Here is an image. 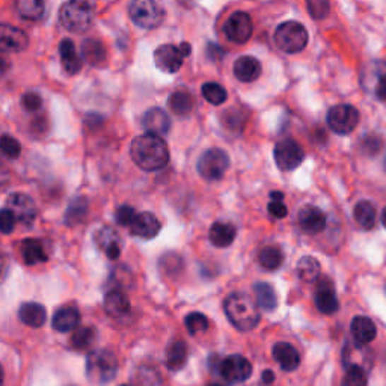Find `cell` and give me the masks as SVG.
I'll list each match as a JSON object with an SVG mask.
<instances>
[{
  "label": "cell",
  "mask_w": 386,
  "mask_h": 386,
  "mask_svg": "<svg viewBox=\"0 0 386 386\" xmlns=\"http://www.w3.org/2000/svg\"><path fill=\"white\" fill-rule=\"evenodd\" d=\"M160 269L168 275H177L183 269V259L174 252H169L160 258Z\"/></svg>",
  "instance_id": "42"
},
{
  "label": "cell",
  "mask_w": 386,
  "mask_h": 386,
  "mask_svg": "<svg viewBox=\"0 0 386 386\" xmlns=\"http://www.w3.org/2000/svg\"><path fill=\"white\" fill-rule=\"evenodd\" d=\"M0 146H2V153L8 158H17L21 154V145L13 136L4 134L2 141H0Z\"/></svg>",
  "instance_id": "43"
},
{
  "label": "cell",
  "mask_w": 386,
  "mask_h": 386,
  "mask_svg": "<svg viewBox=\"0 0 386 386\" xmlns=\"http://www.w3.org/2000/svg\"><path fill=\"white\" fill-rule=\"evenodd\" d=\"M88 213V199L83 197H77L74 198L70 206H68L66 211H65V223L68 226L73 225H78Z\"/></svg>",
  "instance_id": "36"
},
{
  "label": "cell",
  "mask_w": 386,
  "mask_h": 386,
  "mask_svg": "<svg viewBox=\"0 0 386 386\" xmlns=\"http://www.w3.org/2000/svg\"><path fill=\"white\" fill-rule=\"evenodd\" d=\"M130 156L133 162L144 171H160L169 162L166 142L157 134L145 133L131 142Z\"/></svg>",
  "instance_id": "1"
},
{
  "label": "cell",
  "mask_w": 386,
  "mask_h": 386,
  "mask_svg": "<svg viewBox=\"0 0 386 386\" xmlns=\"http://www.w3.org/2000/svg\"><path fill=\"white\" fill-rule=\"evenodd\" d=\"M350 332L353 337V341L359 346H367L373 343L378 337V327L370 317L365 315H358L351 320L350 324Z\"/></svg>",
  "instance_id": "17"
},
{
  "label": "cell",
  "mask_w": 386,
  "mask_h": 386,
  "mask_svg": "<svg viewBox=\"0 0 386 386\" xmlns=\"http://www.w3.org/2000/svg\"><path fill=\"white\" fill-rule=\"evenodd\" d=\"M264 386H267V385H264Z\"/></svg>",
  "instance_id": "61"
},
{
  "label": "cell",
  "mask_w": 386,
  "mask_h": 386,
  "mask_svg": "<svg viewBox=\"0 0 386 386\" xmlns=\"http://www.w3.org/2000/svg\"><path fill=\"white\" fill-rule=\"evenodd\" d=\"M230 168V157L221 148H211L204 153L198 160V172L207 181L221 180Z\"/></svg>",
  "instance_id": "6"
},
{
  "label": "cell",
  "mask_w": 386,
  "mask_h": 386,
  "mask_svg": "<svg viewBox=\"0 0 386 386\" xmlns=\"http://www.w3.org/2000/svg\"><path fill=\"white\" fill-rule=\"evenodd\" d=\"M209 386H223V385H219V383H213V385H209Z\"/></svg>",
  "instance_id": "57"
},
{
  "label": "cell",
  "mask_w": 386,
  "mask_h": 386,
  "mask_svg": "<svg viewBox=\"0 0 386 386\" xmlns=\"http://www.w3.org/2000/svg\"><path fill=\"white\" fill-rule=\"evenodd\" d=\"M136 210L131 206H121L117 213H115V219L117 223L122 225V226H130L136 218Z\"/></svg>",
  "instance_id": "44"
},
{
  "label": "cell",
  "mask_w": 386,
  "mask_h": 386,
  "mask_svg": "<svg viewBox=\"0 0 386 386\" xmlns=\"http://www.w3.org/2000/svg\"><path fill=\"white\" fill-rule=\"evenodd\" d=\"M121 386H130V385H121Z\"/></svg>",
  "instance_id": "59"
},
{
  "label": "cell",
  "mask_w": 386,
  "mask_h": 386,
  "mask_svg": "<svg viewBox=\"0 0 386 386\" xmlns=\"http://www.w3.org/2000/svg\"><path fill=\"white\" fill-rule=\"evenodd\" d=\"M308 8L312 17L323 18L324 16H327L329 0H308Z\"/></svg>",
  "instance_id": "47"
},
{
  "label": "cell",
  "mask_w": 386,
  "mask_h": 386,
  "mask_svg": "<svg viewBox=\"0 0 386 386\" xmlns=\"http://www.w3.org/2000/svg\"><path fill=\"white\" fill-rule=\"evenodd\" d=\"M162 230L160 221L157 219V216H154L150 211H144L136 214V218L133 223L130 225V231L133 235L145 238V240H151Z\"/></svg>",
  "instance_id": "14"
},
{
  "label": "cell",
  "mask_w": 386,
  "mask_h": 386,
  "mask_svg": "<svg viewBox=\"0 0 386 386\" xmlns=\"http://www.w3.org/2000/svg\"><path fill=\"white\" fill-rule=\"evenodd\" d=\"M187 346L185 341H174L166 349V367L171 371L183 370L187 362Z\"/></svg>",
  "instance_id": "28"
},
{
  "label": "cell",
  "mask_w": 386,
  "mask_h": 386,
  "mask_svg": "<svg viewBox=\"0 0 386 386\" xmlns=\"http://www.w3.org/2000/svg\"><path fill=\"white\" fill-rule=\"evenodd\" d=\"M271 355L283 371H294L300 365L298 349L288 343H276L271 350Z\"/></svg>",
  "instance_id": "21"
},
{
  "label": "cell",
  "mask_w": 386,
  "mask_h": 386,
  "mask_svg": "<svg viewBox=\"0 0 386 386\" xmlns=\"http://www.w3.org/2000/svg\"><path fill=\"white\" fill-rule=\"evenodd\" d=\"M118 373V359L106 349L90 351L86 358V376L95 385H106L115 379Z\"/></svg>",
  "instance_id": "3"
},
{
  "label": "cell",
  "mask_w": 386,
  "mask_h": 386,
  "mask_svg": "<svg viewBox=\"0 0 386 386\" xmlns=\"http://www.w3.org/2000/svg\"><path fill=\"white\" fill-rule=\"evenodd\" d=\"M180 50H181V53H183L185 56H189L190 54V44L189 42H183V44H181L180 45Z\"/></svg>",
  "instance_id": "54"
},
{
  "label": "cell",
  "mask_w": 386,
  "mask_h": 386,
  "mask_svg": "<svg viewBox=\"0 0 386 386\" xmlns=\"http://www.w3.org/2000/svg\"><path fill=\"white\" fill-rule=\"evenodd\" d=\"M59 56L62 61V66L66 73L70 74H77L82 70L83 61L78 56L74 42L71 40H62L59 44Z\"/></svg>",
  "instance_id": "27"
},
{
  "label": "cell",
  "mask_w": 386,
  "mask_h": 386,
  "mask_svg": "<svg viewBox=\"0 0 386 386\" xmlns=\"http://www.w3.org/2000/svg\"><path fill=\"white\" fill-rule=\"evenodd\" d=\"M202 97L206 98L209 103L214 106H221L225 103L226 98H228V94H226V89L222 85L216 82H209L202 85Z\"/></svg>",
  "instance_id": "38"
},
{
  "label": "cell",
  "mask_w": 386,
  "mask_h": 386,
  "mask_svg": "<svg viewBox=\"0 0 386 386\" xmlns=\"http://www.w3.org/2000/svg\"><path fill=\"white\" fill-rule=\"evenodd\" d=\"M270 197L274 198V201H282V198H283V195L281 192H271Z\"/></svg>",
  "instance_id": "55"
},
{
  "label": "cell",
  "mask_w": 386,
  "mask_h": 386,
  "mask_svg": "<svg viewBox=\"0 0 386 386\" xmlns=\"http://www.w3.org/2000/svg\"><path fill=\"white\" fill-rule=\"evenodd\" d=\"M341 386H368L365 368H362L359 365L349 367Z\"/></svg>",
  "instance_id": "40"
},
{
  "label": "cell",
  "mask_w": 386,
  "mask_h": 386,
  "mask_svg": "<svg viewBox=\"0 0 386 386\" xmlns=\"http://www.w3.org/2000/svg\"><path fill=\"white\" fill-rule=\"evenodd\" d=\"M168 105L175 115L185 117V115H189V113L193 110V97L189 90L180 89V90H175V93L169 97Z\"/></svg>",
  "instance_id": "34"
},
{
  "label": "cell",
  "mask_w": 386,
  "mask_h": 386,
  "mask_svg": "<svg viewBox=\"0 0 386 386\" xmlns=\"http://www.w3.org/2000/svg\"><path fill=\"white\" fill-rule=\"evenodd\" d=\"M376 95L379 100L386 101V73L379 77V82L376 85Z\"/></svg>",
  "instance_id": "51"
},
{
  "label": "cell",
  "mask_w": 386,
  "mask_h": 386,
  "mask_svg": "<svg viewBox=\"0 0 386 386\" xmlns=\"http://www.w3.org/2000/svg\"><path fill=\"white\" fill-rule=\"evenodd\" d=\"M261 380H263L264 385H271L275 380V373L271 370H266L263 371V374H261Z\"/></svg>",
  "instance_id": "53"
},
{
  "label": "cell",
  "mask_w": 386,
  "mask_h": 386,
  "mask_svg": "<svg viewBox=\"0 0 386 386\" xmlns=\"http://www.w3.org/2000/svg\"><path fill=\"white\" fill-rule=\"evenodd\" d=\"M385 293H386V286H385Z\"/></svg>",
  "instance_id": "60"
},
{
  "label": "cell",
  "mask_w": 386,
  "mask_h": 386,
  "mask_svg": "<svg viewBox=\"0 0 386 386\" xmlns=\"http://www.w3.org/2000/svg\"><path fill=\"white\" fill-rule=\"evenodd\" d=\"M16 216L9 209H4L2 213H0V230L6 235L11 234L16 228Z\"/></svg>",
  "instance_id": "45"
},
{
  "label": "cell",
  "mask_w": 386,
  "mask_h": 386,
  "mask_svg": "<svg viewBox=\"0 0 386 386\" xmlns=\"http://www.w3.org/2000/svg\"><path fill=\"white\" fill-rule=\"evenodd\" d=\"M362 146H364V151L368 154H376L379 151V148L382 146L380 141L378 138H365L364 142H362Z\"/></svg>",
  "instance_id": "50"
},
{
  "label": "cell",
  "mask_w": 386,
  "mask_h": 386,
  "mask_svg": "<svg viewBox=\"0 0 386 386\" xmlns=\"http://www.w3.org/2000/svg\"><path fill=\"white\" fill-rule=\"evenodd\" d=\"M226 319L240 332H249L259 323V310L257 303L242 293H233L223 303Z\"/></svg>",
  "instance_id": "2"
},
{
  "label": "cell",
  "mask_w": 386,
  "mask_h": 386,
  "mask_svg": "<svg viewBox=\"0 0 386 386\" xmlns=\"http://www.w3.org/2000/svg\"><path fill=\"white\" fill-rule=\"evenodd\" d=\"M223 32L226 38L235 44L246 42L249 38H251L254 32L251 16H249L247 13H243V11H237V13H234L228 18V21H226Z\"/></svg>",
  "instance_id": "11"
},
{
  "label": "cell",
  "mask_w": 386,
  "mask_h": 386,
  "mask_svg": "<svg viewBox=\"0 0 386 386\" xmlns=\"http://www.w3.org/2000/svg\"><path fill=\"white\" fill-rule=\"evenodd\" d=\"M237 230L233 223L228 222H214L210 228L209 238L216 247H228L234 243Z\"/></svg>",
  "instance_id": "26"
},
{
  "label": "cell",
  "mask_w": 386,
  "mask_h": 386,
  "mask_svg": "<svg viewBox=\"0 0 386 386\" xmlns=\"http://www.w3.org/2000/svg\"><path fill=\"white\" fill-rule=\"evenodd\" d=\"M6 209L14 213L16 219L25 225L33 223L37 219V206L26 193H13L8 197Z\"/></svg>",
  "instance_id": "12"
},
{
  "label": "cell",
  "mask_w": 386,
  "mask_h": 386,
  "mask_svg": "<svg viewBox=\"0 0 386 386\" xmlns=\"http://www.w3.org/2000/svg\"><path fill=\"white\" fill-rule=\"evenodd\" d=\"M183 59L185 54L181 53L180 47H175L172 44L160 45V47L154 52V62L157 68L168 74L177 73L181 65H183Z\"/></svg>",
  "instance_id": "13"
},
{
  "label": "cell",
  "mask_w": 386,
  "mask_h": 386,
  "mask_svg": "<svg viewBox=\"0 0 386 386\" xmlns=\"http://www.w3.org/2000/svg\"><path fill=\"white\" fill-rule=\"evenodd\" d=\"M93 5L88 0H66L59 11L61 25L74 33H83L88 30L93 23Z\"/></svg>",
  "instance_id": "4"
},
{
  "label": "cell",
  "mask_w": 386,
  "mask_h": 386,
  "mask_svg": "<svg viewBox=\"0 0 386 386\" xmlns=\"http://www.w3.org/2000/svg\"><path fill=\"white\" fill-rule=\"evenodd\" d=\"M274 157L281 171H294L305 160V153L296 141L283 139L275 145Z\"/></svg>",
  "instance_id": "9"
},
{
  "label": "cell",
  "mask_w": 386,
  "mask_h": 386,
  "mask_svg": "<svg viewBox=\"0 0 386 386\" xmlns=\"http://www.w3.org/2000/svg\"><path fill=\"white\" fill-rule=\"evenodd\" d=\"M353 218L362 230H373L378 221V210L370 201H359L355 206Z\"/></svg>",
  "instance_id": "30"
},
{
  "label": "cell",
  "mask_w": 386,
  "mask_h": 386,
  "mask_svg": "<svg viewBox=\"0 0 386 386\" xmlns=\"http://www.w3.org/2000/svg\"><path fill=\"white\" fill-rule=\"evenodd\" d=\"M97 338V334H95V329L94 327H81L77 329V331L73 334L71 337V346L76 349V350H85V349H89L90 346L94 344Z\"/></svg>",
  "instance_id": "39"
},
{
  "label": "cell",
  "mask_w": 386,
  "mask_h": 386,
  "mask_svg": "<svg viewBox=\"0 0 386 386\" xmlns=\"http://www.w3.org/2000/svg\"><path fill=\"white\" fill-rule=\"evenodd\" d=\"M383 168H385V171H386V157H385V160H383Z\"/></svg>",
  "instance_id": "58"
},
{
  "label": "cell",
  "mask_w": 386,
  "mask_h": 386,
  "mask_svg": "<svg viewBox=\"0 0 386 386\" xmlns=\"http://www.w3.org/2000/svg\"><path fill=\"white\" fill-rule=\"evenodd\" d=\"M28 35L18 28L2 25L0 29V47L4 52H23L28 49Z\"/></svg>",
  "instance_id": "18"
},
{
  "label": "cell",
  "mask_w": 386,
  "mask_h": 386,
  "mask_svg": "<svg viewBox=\"0 0 386 386\" xmlns=\"http://www.w3.org/2000/svg\"><path fill=\"white\" fill-rule=\"evenodd\" d=\"M218 371L225 382H228L231 385H237V383H242L251 378L252 365L245 356L231 355V356L221 361Z\"/></svg>",
  "instance_id": "10"
},
{
  "label": "cell",
  "mask_w": 386,
  "mask_h": 386,
  "mask_svg": "<svg viewBox=\"0 0 386 386\" xmlns=\"http://www.w3.org/2000/svg\"><path fill=\"white\" fill-rule=\"evenodd\" d=\"M95 243L98 247L106 254L109 259H118L121 255V240L117 231L110 226H103V228L95 233Z\"/></svg>",
  "instance_id": "20"
},
{
  "label": "cell",
  "mask_w": 386,
  "mask_h": 386,
  "mask_svg": "<svg viewBox=\"0 0 386 386\" xmlns=\"http://www.w3.org/2000/svg\"><path fill=\"white\" fill-rule=\"evenodd\" d=\"M258 261L261 267H264L266 270H276L283 263V254L276 246H266L259 251Z\"/></svg>",
  "instance_id": "37"
},
{
  "label": "cell",
  "mask_w": 386,
  "mask_h": 386,
  "mask_svg": "<svg viewBox=\"0 0 386 386\" xmlns=\"http://www.w3.org/2000/svg\"><path fill=\"white\" fill-rule=\"evenodd\" d=\"M235 115V110H231V112H226L225 113V119H223V122L226 124V127H228V129H231V130H240V129H243V122H245V118L242 117L243 115V113L242 112H238L237 113V117H234Z\"/></svg>",
  "instance_id": "48"
},
{
  "label": "cell",
  "mask_w": 386,
  "mask_h": 386,
  "mask_svg": "<svg viewBox=\"0 0 386 386\" xmlns=\"http://www.w3.org/2000/svg\"><path fill=\"white\" fill-rule=\"evenodd\" d=\"M267 209H269V213L274 216L275 219H283L288 214V209L282 201H271Z\"/></svg>",
  "instance_id": "49"
},
{
  "label": "cell",
  "mask_w": 386,
  "mask_h": 386,
  "mask_svg": "<svg viewBox=\"0 0 386 386\" xmlns=\"http://www.w3.org/2000/svg\"><path fill=\"white\" fill-rule=\"evenodd\" d=\"M254 293L258 305L266 311H274L278 306V296L275 288L267 282H258L254 286Z\"/></svg>",
  "instance_id": "33"
},
{
  "label": "cell",
  "mask_w": 386,
  "mask_h": 386,
  "mask_svg": "<svg viewBox=\"0 0 386 386\" xmlns=\"http://www.w3.org/2000/svg\"><path fill=\"white\" fill-rule=\"evenodd\" d=\"M21 257L26 266L45 263V261L49 259L41 242L35 240V238H26V240L21 243Z\"/></svg>",
  "instance_id": "29"
},
{
  "label": "cell",
  "mask_w": 386,
  "mask_h": 386,
  "mask_svg": "<svg viewBox=\"0 0 386 386\" xmlns=\"http://www.w3.org/2000/svg\"><path fill=\"white\" fill-rule=\"evenodd\" d=\"M223 56V50L219 47V45H214V44H210L209 45V58H211L213 61L216 59H221Z\"/></svg>",
  "instance_id": "52"
},
{
  "label": "cell",
  "mask_w": 386,
  "mask_h": 386,
  "mask_svg": "<svg viewBox=\"0 0 386 386\" xmlns=\"http://www.w3.org/2000/svg\"><path fill=\"white\" fill-rule=\"evenodd\" d=\"M16 9L21 18L37 21L45 13V0H16Z\"/></svg>",
  "instance_id": "32"
},
{
  "label": "cell",
  "mask_w": 386,
  "mask_h": 386,
  "mask_svg": "<svg viewBox=\"0 0 386 386\" xmlns=\"http://www.w3.org/2000/svg\"><path fill=\"white\" fill-rule=\"evenodd\" d=\"M380 221H382V225L386 228V207L382 210V214H380Z\"/></svg>",
  "instance_id": "56"
},
{
  "label": "cell",
  "mask_w": 386,
  "mask_h": 386,
  "mask_svg": "<svg viewBox=\"0 0 386 386\" xmlns=\"http://www.w3.org/2000/svg\"><path fill=\"white\" fill-rule=\"evenodd\" d=\"M275 42L286 53H299L308 44V30L299 21H286L275 30Z\"/></svg>",
  "instance_id": "5"
},
{
  "label": "cell",
  "mask_w": 386,
  "mask_h": 386,
  "mask_svg": "<svg viewBox=\"0 0 386 386\" xmlns=\"http://www.w3.org/2000/svg\"><path fill=\"white\" fill-rule=\"evenodd\" d=\"M131 310L129 298L121 290H112L105 296V311L113 319H122Z\"/></svg>",
  "instance_id": "23"
},
{
  "label": "cell",
  "mask_w": 386,
  "mask_h": 386,
  "mask_svg": "<svg viewBox=\"0 0 386 386\" xmlns=\"http://www.w3.org/2000/svg\"><path fill=\"white\" fill-rule=\"evenodd\" d=\"M142 126L146 133L165 136L169 129H171V119H169V115L163 109L153 107L148 112H145L142 118Z\"/></svg>",
  "instance_id": "19"
},
{
  "label": "cell",
  "mask_w": 386,
  "mask_h": 386,
  "mask_svg": "<svg viewBox=\"0 0 386 386\" xmlns=\"http://www.w3.org/2000/svg\"><path fill=\"white\" fill-rule=\"evenodd\" d=\"M315 306L322 314L331 315L338 311L339 302L335 294L334 283L329 279H323L315 291Z\"/></svg>",
  "instance_id": "16"
},
{
  "label": "cell",
  "mask_w": 386,
  "mask_h": 386,
  "mask_svg": "<svg viewBox=\"0 0 386 386\" xmlns=\"http://www.w3.org/2000/svg\"><path fill=\"white\" fill-rule=\"evenodd\" d=\"M261 64L252 56H242L234 64V74L243 83H251L261 76Z\"/></svg>",
  "instance_id": "24"
},
{
  "label": "cell",
  "mask_w": 386,
  "mask_h": 386,
  "mask_svg": "<svg viewBox=\"0 0 386 386\" xmlns=\"http://www.w3.org/2000/svg\"><path fill=\"white\" fill-rule=\"evenodd\" d=\"M18 319L21 323L30 327H41L47 322V311L44 306L37 302H26L20 306Z\"/></svg>",
  "instance_id": "25"
},
{
  "label": "cell",
  "mask_w": 386,
  "mask_h": 386,
  "mask_svg": "<svg viewBox=\"0 0 386 386\" xmlns=\"http://www.w3.org/2000/svg\"><path fill=\"white\" fill-rule=\"evenodd\" d=\"M186 329L189 331V334L197 335L201 332H206L209 329V319L201 312H190L186 320H185Z\"/></svg>",
  "instance_id": "41"
},
{
  "label": "cell",
  "mask_w": 386,
  "mask_h": 386,
  "mask_svg": "<svg viewBox=\"0 0 386 386\" xmlns=\"http://www.w3.org/2000/svg\"><path fill=\"white\" fill-rule=\"evenodd\" d=\"M21 106L29 112H35V110L41 109L42 98L37 93H26L21 98Z\"/></svg>",
  "instance_id": "46"
},
{
  "label": "cell",
  "mask_w": 386,
  "mask_h": 386,
  "mask_svg": "<svg viewBox=\"0 0 386 386\" xmlns=\"http://www.w3.org/2000/svg\"><path fill=\"white\" fill-rule=\"evenodd\" d=\"M82 54L88 64L90 65H100L103 64L107 58V52L103 42L98 40L88 38L82 44Z\"/></svg>",
  "instance_id": "31"
},
{
  "label": "cell",
  "mask_w": 386,
  "mask_h": 386,
  "mask_svg": "<svg viewBox=\"0 0 386 386\" xmlns=\"http://www.w3.org/2000/svg\"><path fill=\"white\" fill-rule=\"evenodd\" d=\"M322 271V266L319 259L314 257H303L298 263V276L303 282H314L319 279Z\"/></svg>",
  "instance_id": "35"
},
{
  "label": "cell",
  "mask_w": 386,
  "mask_h": 386,
  "mask_svg": "<svg viewBox=\"0 0 386 386\" xmlns=\"http://www.w3.org/2000/svg\"><path fill=\"white\" fill-rule=\"evenodd\" d=\"M299 226L306 234H320L326 228V214L314 206H305L299 211Z\"/></svg>",
  "instance_id": "15"
},
{
  "label": "cell",
  "mask_w": 386,
  "mask_h": 386,
  "mask_svg": "<svg viewBox=\"0 0 386 386\" xmlns=\"http://www.w3.org/2000/svg\"><path fill=\"white\" fill-rule=\"evenodd\" d=\"M359 124V112L351 105H338L327 112V126L337 134H350Z\"/></svg>",
  "instance_id": "8"
},
{
  "label": "cell",
  "mask_w": 386,
  "mask_h": 386,
  "mask_svg": "<svg viewBox=\"0 0 386 386\" xmlns=\"http://www.w3.org/2000/svg\"><path fill=\"white\" fill-rule=\"evenodd\" d=\"M130 17L134 25L139 28L154 29L162 25L165 13L156 0H133L130 5Z\"/></svg>",
  "instance_id": "7"
},
{
  "label": "cell",
  "mask_w": 386,
  "mask_h": 386,
  "mask_svg": "<svg viewBox=\"0 0 386 386\" xmlns=\"http://www.w3.org/2000/svg\"><path fill=\"white\" fill-rule=\"evenodd\" d=\"M78 323H81V312L74 306H65V308L58 310L52 319V327L61 334L73 332Z\"/></svg>",
  "instance_id": "22"
}]
</instances>
